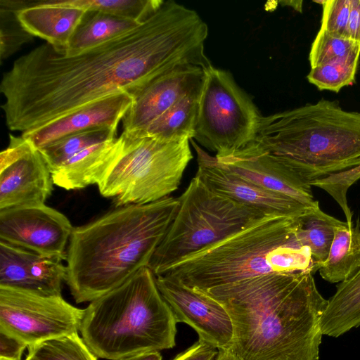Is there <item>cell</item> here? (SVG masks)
<instances>
[{"label": "cell", "instance_id": "cell-1", "mask_svg": "<svg viewBox=\"0 0 360 360\" xmlns=\"http://www.w3.org/2000/svg\"><path fill=\"white\" fill-rule=\"evenodd\" d=\"M205 22L174 1L135 29L74 56L48 43L20 56L0 84L11 131H29L103 98L134 96L158 76L212 63L205 54Z\"/></svg>", "mask_w": 360, "mask_h": 360}, {"label": "cell", "instance_id": "cell-2", "mask_svg": "<svg viewBox=\"0 0 360 360\" xmlns=\"http://www.w3.org/2000/svg\"><path fill=\"white\" fill-rule=\"evenodd\" d=\"M313 274H271L205 292L230 315L236 355L241 360L319 359L328 300Z\"/></svg>", "mask_w": 360, "mask_h": 360}, {"label": "cell", "instance_id": "cell-3", "mask_svg": "<svg viewBox=\"0 0 360 360\" xmlns=\"http://www.w3.org/2000/svg\"><path fill=\"white\" fill-rule=\"evenodd\" d=\"M180 205L168 196L115 209L74 227L65 282L77 303L92 302L148 267Z\"/></svg>", "mask_w": 360, "mask_h": 360}, {"label": "cell", "instance_id": "cell-4", "mask_svg": "<svg viewBox=\"0 0 360 360\" xmlns=\"http://www.w3.org/2000/svg\"><path fill=\"white\" fill-rule=\"evenodd\" d=\"M300 218L266 215L181 259L158 276L205 293L271 274L316 272L308 248L297 238Z\"/></svg>", "mask_w": 360, "mask_h": 360}, {"label": "cell", "instance_id": "cell-5", "mask_svg": "<svg viewBox=\"0 0 360 360\" xmlns=\"http://www.w3.org/2000/svg\"><path fill=\"white\" fill-rule=\"evenodd\" d=\"M253 142L310 184L360 165V112L321 99L262 116Z\"/></svg>", "mask_w": 360, "mask_h": 360}, {"label": "cell", "instance_id": "cell-6", "mask_svg": "<svg viewBox=\"0 0 360 360\" xmlns=\"http://www.w3.org/2000/svg\"><path fill=\"white\" fill-rule=\"evenodd\" d=\"M176 323L158 289L156 276L143 267L89 303L79 332L98 358L123 360L174 347Z\"/></svg>", "mask_w": 360, "mask_h": 360}, {"label": "cell", "instance_id": "cell-7", "mask_svg": "<svg viewBox=\"0 0 360 360\" xmlns=\"http://www.w3.org/2000/svg\"><path fill=\"white\" fill-rule=\"evenodd\" d=\"M189 141H166L122 132L97 183L100 194L112 198L116 207L170 196L179 188L193 158Z\"/></svg>", "mask_w": 360, "mask_h": 360}, {"label": "cell", "instance_id": "cell-8", "mask_svg": "<svg viewBox=\"0 0 360 360\" xmlns=\"http://www.w3.org/2000/svg\"><path fill=\"white\" fill-rule=\"evenodd\" d=\"M179 200L177 213L148 265L155 276L266 215L214 192L195 176Z\"/></svg>", "mask_w": 360, "mask_h": 360}, {"label": "cell", "instance_id": "cell-9", "mask_svg": "<svg viewBox=\"0 0 360 360\" xmlns=\"http://www.w3.org/2000/svg\"><path fill=\"white\" fill-rule=\"evenodd\" d=\"M204 71L192 139L223 158L255 141L262 115L229 72L212 65Z\"/></svg>", "mask_w": 360, "mask_h": 360}, {"label": "cell", "instance_id": "cell-10", "mask_svg": "<svg viewBox=\"0 0 360 360\" xmlns=\"http://www.w3.org/2000/svg\"><path fill=\"white\" fill-rule=\"evenodd\" d=\"M84 313L61 295L0 286V331L28 347L78 333Z\"/></svg>", "mask_w": 360, "mask_h": 360}, {"label": "cell", "instance_id": "cell-11", "mask_svg": "<svg viewBox=\"0 0 360 360\" xmlns=\"http://www.w3.org/2000/svg\"><path fill=\"white\" fill-rule=\"evenodd\" d=\"M53 185L40 151L22 136L10 134L0 153V210L45 205Z\"/></svg>", "mask_w": 360, "mask_h": 360}, {"label": "cell", "instance_id": "cell-12", "mask_svg": "<svg viewBox=\"0 0 360 360\" xmlns=\"http://www.w3.org/2000/svg\"><path fill=\"white\" fill-rule=\"evenodd\" d=\"M73 228L65 214L46 205L0 210V241L63 260Z\"/></svg>", "mask_w": 360, "mask_h": 360}, {"label": "cell", "instance_id": "cell-13", "mask_svg": "<svg viewBox=\"0 0 360 360\" xmlns=\"http://www.w3.org/2000/svg\"><path fill=\"white\" fill-rule=\"evenodd\" d=\"M156 282L177 323L188 325L197 333L199 340L217 349L231 348L232 321L219 302L163 276H157Z\"/></svg>", "mask_w": 360, "mask_h": 360}, {"label": "cell", "instance_id": "cell-14", "mask_svg": "<svg viewBox=\"0 0 360 360\" xmlns=\"http://www.w3.org/2000/svg\"><path fill=\"white\" fill-rule=\"evenodd\" d=\"M217 160L231 173L264 190L288 197L309 210L320 208L311 185L254 142L229 156Z\"/></svg>", "mask_w": 360, "mask_h": 360}, {"label": "cell", "instance_id": "cell-15", "mask_svg": "<svg viewBox=\"0 0 360 360\" xmlns=\"http://www.w3.org/2000/svg\"><path fill=\"white\" fill-rule=\"evenodd\" d=\"M190 142L197 155L195 176L214 192L266 215L299 217L314 210L288 197L264 190L238 176L223 167L215 156L209 155L192 139Z\"/></svg>", "mask_w": 360, "mask_h": 360}, {"label": "cell", "instance_id": "cell-16", "mask_svg": "<svg viewBox=\"0 0 360 360\" xmlns=\"http://www.w3.org/2000/svg\"><path fill=\"white\" fill-rule=\"evenodd\" d=\"M204 68L182 65L153 79L136 93L134 101L122 119L123 131H143L187 94L202 85Z\"/></svg>", "mask_w": 360, "mask_h": 360}, {"label": "cell", "instance_id": "cell-17", "mask_svg": "<svg viewBox=\"0 0 360 360\" xmlns=\"http://www.w3.org/2000/svg\"><path fill=\"white\" fill-rule=\"evenodd\" d=\"M63 261L0 241V286L61 295L66 276Z\"/></svg>", "mask_w": 360, "mask_h": 360}, {"label": "cell", "instance_id": "cell-18", "mask_svg": "<svg viewBox=\"0 0 360 360\" xmlns=\"http://www.w3.org/2000/svg\"><path fill=\"white\" fill-rule=\"evenodd\" d=\"M133 96L118 93L83 106L60 118L29 131L22 136L40 150L68 135L94 128L112 129L122 120L132 105Z\"/></svg>", "mask_w": 360, "mask_h": 360}, {"label": "cell", "instance_id": "cell-19", "mask_svg": "<svg viewBox=\"0 0 360 360\" xmlns=\"http://www.w3.org/2000/svg\"><path fill=\"white\" fill-rule=\"evenodd\" d=\"M16 11L22 27L64 53L86 11L63 4L59 0L20 1Z\"/></svg>", "mask_w": 360, "mask_h": 360}, {"label": "cell", "instance_id": "cell-20", "mask_svg": "<svg viewBox=\"0 0 360 360\" xmlns=\"http://www.w3.org/2000/svg\"><path fill=\"white\" fill-rule=\"evenodd\" d=\"M117 144V137L77 153L51 173L53 184L68 191L97 184Z\"/></svg>", "mask_w": 360, "mask_h": 360}, {"label": "cell", "instance_id": "cell-21", "mask_svg": "<svg viewBox=\"0 0 360 360\" xmlns=\"http://www.w3.org/2000/svg\"><path fill=\"white\" fill-rule=\"evenodd\" d=\"M360 326V270L341 282L328 300L321 319V333L339 337Z\"/></svg>", "mask_w": 360, "mask_h": 360}, {"label": "cell", "instance_id": "cell-22", "mask_svg": "<svg viewBox=\"0 0 360 360\" xmlns=\"http://www.w3.org/2000/svg\"><path fill=\"white\" fill-rule=\"evenodd\" d=\"M360 270V226L349 227L342 221L334 230L333 240L326 260L319 269L326 281L341 283Z\"/></svg>", "mask_w": 360, "mask_h": 360}, {"label": "cell", "instance_id": "cell-23", "mask_svg": "<svg viewBox=\"0 0 360 360\" xmlns=\"http://www.w3.org/2000/svg\"><path fill=\"white\" fill-rule=\"evenodd\" d=\"M142 22L102 12L86 11L63 53L77 56L131 31Z\"/></svg>", "mask_w": 360, "mask_h": 360}, {"label": "cell", "instance_id": "cell-24", "mask_svg": "<svg viewBox=\"0 0 360 360\" xmlns=\"http://www.w3.org/2000/svg\"><path fill=\"white\" fill-rule=\"evenodd\" d=\"M202 87V85L181 98L143 131L134 134L166 141L193 139L197 123Z\"/></svg>", "mask_w": 360, "mask_h": 360}, {"label": "cell", "instance_id": "cell-25", "mask_svg": "<svg viewBox=\"0 0 360 360\" xmlns=\"http://www.w3.org/2000/svg\"><path fill=\"white\" fill-rule=\"evenodd\" d=\"M342 223V221L323 212L321 208L300 217L297 238L302 247L308 248L316 271L326 260L333 240L335 228Z\"/></svg>", "mask_w": 360, "mask_h": 360}, {"label": "cell", "instance_id": "cell-26", "mask_svg": "<svg viewBox=\"0 0 360 360\" xmlns=\"http://www.w3.org/2000/svg\"><path fill=\"white\" fill-rule=\"evenodd\" d=\"M117 130L94 128L65 136L39 150L51 173L81 150L97 143L114 139Z\"/></svg>", "mask_w": 360, "mask_h": 360}, {"label": "cell", "instance_id": "cell-27", "mask_svg": "<svg viewBox=\"0 0 360 360\" xmlns=\"http://www.w3.org/2000/svg\"><path fill=\"white\" fill-rule=\"evenodd\" d=\"M63 4L142 22L162 5V0H59Z\"/></svg>", "mask_w": 360, "mask_h": 360}, {"label": "cell", "instance_id": "cell-28", "mask_svg": "<svg viewBox=\"0 0 360 360\" xmlns=\"http://www.w3.org/2000/svg\"><path fill=\"white\" fill-rule=\"evenodd\" d=\"M25 360H98L78 333L28 347Z\"/></svg>", "mask_w": 360, "mask_h": 360}, {"label": "cell", "instance_id": "cell-29", "mask_svg": "<svg viewBox=\"0 0 360 360\" xmlns=\"http://www.w3.org/2000/svg\"><path fill=\"white\" fill-rule=\"evenodd\" d=\"M360 52L346 58L311 68L308 81L320 90L338 92L355 81Z\"/></svg>", "mask_w": 360, "mask_h": 360}, {"label": "cell", "instance_id": "cell-30", "mask_svg": "<svg viewBox=\"0 0 360 360\" xmlns=\"http://www.w3.org/2000/svg\"><path fill=\"white\" fill-rule=\"evenodd\" d=\"M357 52H360V45L357 42L332 35L320 28L309 52L311 68L346 58Z\"/></svg>", "mask_w": 360, "mask_h": 360}, {"label": "cell", "instance_id": "cell-31", "mask_svg": "<svg viewBox=\"0 0 360 360\" xmlns=\"http://www.w3.org/2000/svg\"><path fill=\"white\" fill-rule=\"evenodd\" d=\"M34 36L19 21L16 11L0 4V59L2 63Z\"/></svg>", "mask_w": 360, "mask_h": 360}, {"label": "cell", "instance_id": "cell-32", "mask_svg": "<svg viewBox=\"0 0 360 360\" xmlns=\"http://www.w3.org/2000/svg\"><path fill=\"white\" fill-rule=\"evenodd\" d=\"M359 179H360V165L313 181L310 185L323 189L338 202L345 214L346 222L349 227H352L353 226L352 212L348 205L347 194L349 188Z\"/></svg>", "mask_w": 360, "mask_h": 360}, {"label": "cell", "instance_id": "cell-33", "mask_svg": "<svg viewBox=\"0 0 360 360\" xmlns=\"http://www.w3.org/2000/svg\"><path fill=\"white\" fill-rule=\"evenodd\" d=\"M322 5L321 29L337 37L349 38L348 24L351 0L316 1Z\"/></svg>", "mask_w": 360, "mask_h": 360}, {"label": "cell", "instance_id": "cell-34", "mask_svg": "<svg viewBox=\"0 0 360 360\" xmlns=\"http://www.w3.org/2000/svg\"><path fill=\"white\" fill-rule=\"evenodd\" d=\"M27 345L18 338L0 331V360H22Z\"/></svg>", "mask_w": 360, "mask_h": 360}, {"label": "cell", "instance_id": "cell-35", "mask_svg": "<svg viewBox=\"0 0 360 360\" xmlns=\"http://www.w3.org/2000/svg\"><path fill=\"white\" fill-rule=\"evenodd\" d=\"M218 349L198 340L172 360H214Z\"/></svg>", "mask_w": 360, "mask_h": 360}, {"label": "cell", "instance_id": "cell-36", "mask_svg": "<svg viewBox=\"0 0 360 360\" xmlns=\"http://www.w3.org/2000/svg\"><path fill=\"white\" fill-rule=\"evenodd\" d=\"M348 34L350 39L360 45V0H351Z\"/></svg>", "mask_w": 360, "mask_h": 360}, {"label": "cell", "instance_id": "cell-37", "mask_svg": "<svg viewBox=\"0 0 360 360\" xmlns=\"http://www.w3.org/2000/svg\"><path fill=\"white\" fill-rule=\"evenodd\" d=\"M123 360H162V355L160 352H150L132 356Z\"/></svg>", "mask_w": 360, "mask_h": 360}, {"label": "cell", "instance_id": "cell-38", "mask_svg": "<svg viewBox=\"0 0 360 360\" xmlns=\"http://www.w3.org/2000/svg\"><path fill=\"white\" fill-rule=\"evenodd\" d=\"M214 360H241L231 349H218V354Z\"/></svg>", "mask_w": 360, "mask_h": 360}, {"label": "cell", "instance_id": "cell-39", "mask_svg": "<svg viewBox=\"0 0 360 360\" xmlns=\"http://www.w3.org/2000/svg\"><path fill=\"white\" fill-rule=\"evenodd\" d=\"M285 3L290 4V6L299 12L302 11V1H285Z\"/></svg>", "mask_w": 360, "mask_h": 360}]
</instances>
